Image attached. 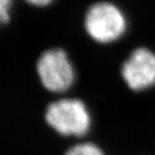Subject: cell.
<instances>
[{
	"label": "cell",
	"instance_id": "obj_1",
	"mask_svg": "<svg viewBox=\"0 0 155 155\" xmlns=\"http://www.w3.org/2000/svg\"><path fill=\"white\" fill-rule=\"evenodd\" d=\"M43 120L55 134L68 139H86L94 126L87 105L79 98H59L47 105Z\"/></svg>",
	"mask_w": 155,
	"mask_h": 155
},
{
	"label": "cell",
	"instance_id": "obj_2",
	"mask_svg": "<svg viewBox=\"0 0 155 155\" xmlns=\"http://www.w3.org/2000/svg\"><path fill=\"white\" fill-rule=\"evenodd\" d=\"M84 28L88 36L95 42L109 44L124 35L127 20L121 9L113 3L96 2L87 9Z\"/></svg>",
	"mask_w": 155,
	"mask_h": 155
},
{
	"label": "cell",
	"instance_id": "obj_3",
	"mask_svg": "<svg viewBox=\"0 0 155 155\" xmlns=\"http://www.w3.org/2000/svg\"><path fill=\"white\" fill-rule=\"evenodd\" d=\"M37 72L42 86L52 94L68 92L75 81V69L66 52L60 48L44 51L38 60Z\"/></svg>",
	"mask_w": 155,
	"mask_h": 155
},
{
	"label": "cell",
	"instance_id": "obj_4",
	"mask_svg": "<svg viewBox=\"0 0 155 155\" xmlns=\"http://www.w3.org/2000/svg\"><path fill=\"white\" fill-rule=\"evenodd\" d=\"M121 77L134 92H142L155 85V53L147 48L134 50L121 66Z\"/></svg>",
	"mask_w": 155,
	"mask_h": 155
},
{
	"label": "cell",
	"instance_id": "obj_5",
	"mask_svg": "<svg viewBox=\"0 0 155 155\" xmlns=\"http://www.w3.org/2000/svg\"><path fill=\"white\" fill-rule=\"evenodd\" d=\"M64 155H107L103 148L90 139L76 140L65 150Z\"/></svg>",
	"mask_w": 155,
	"mask_h": 155
},
{
	"label": "cell",
	"instance_id": "obj_6",
	"mask_svg": "<svg viewBox=\"0 0 155 155\" xmlns=\"http://www.w3.org/2000/svg\"><path fill=\"white\" fill-rule=\"evenodd\" d=\"M12 7V0H0V21L1 24H8L10 20V9Z\"/></svg>",
	"mask_w": 155,
	"mask_h": 155
},
{
	"label": "cell",
	"instance_id": "obj_7",
	"mask_svg": "<svg viewBox=\"0 0 155 155\" xmlns=\"http://www.w3.org/2000/svg\"><path fill=\"white\" fill-rule=\"evenodd\" d=\"M25 1L35 7H46L52 3L53 0H25Z\"/></svg>",
	"mask_w": 155,
	"mask_h": 155
}]
</instances>
